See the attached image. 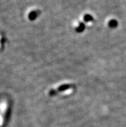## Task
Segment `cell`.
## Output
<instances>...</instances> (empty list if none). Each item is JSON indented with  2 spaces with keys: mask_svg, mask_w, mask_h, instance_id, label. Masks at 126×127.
Returning a JSON list of instances; mask_svg holds the SVG:
<instances>
[{
  "mask_svg": "<svg viewBox=\"0 0 126 127\" xmlns=\"http://www.w3.org/2000/svg\"><path fill=\"white\" fill-rule=\"evenodd\" d=\"M109 23H110L109 25L111 26V27H113L117 25V21H115V20L111 21V22H110Z\"/></svg>",
  "mask_w": 126,
  "mask_h": 127,
  "instance_id": "2",
  "label": "cell"
},
{
  "mask_svg": "<svg viewBox=\"0 0 126 127\" xmlns=\"http://www.w3.org/2000/svg\"><path fill=\"white\" fill-rule=\"evenodd\" d=\"M30 18L31 19H35V18L36 17V14L35 12H31V14H30Z\"/></svg>",
  "mask_w": 126,
  "mask_h": 127,
  "instance_id": "1",
  "label": "cell"
},
{
  "mask_svg": "<svg viewBox=\"0 0 126 127\" xmlns=\"http://www.w3.org/2000/svg\"><path fill=\"white\" fill-rule=\"evenodd\" d=\"M85 20L86 21H89V20H92V16H89V15H87V16H85Z\"/></svg>",
  "mask_w": 126,
  "mask_h": 127,
  "instance_id": "3",
  "label": "cell"
}]
</instances>
